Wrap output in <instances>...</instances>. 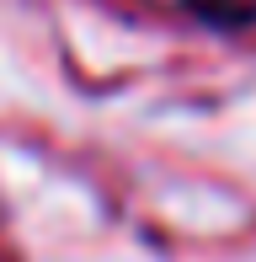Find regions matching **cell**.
Returning <instances> with one entry per match:
<instances>
[{
	"label": "cell",
	"instance_id": "1",
	"mask_svg": "<svg viewBox=\"0 0 256 262\" xmlns=\"http://www.w3.org/2000/svg\"><path fill=\"white\" fill-rule=\"evenodd\" d=\"M192 16H203L208 27H251L256 21V0H187Z\"/></svg>",
	"mask_w": 256,
	"mask_h": 262
}]
</instances>
